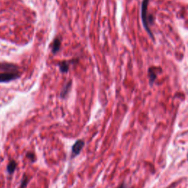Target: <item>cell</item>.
Wrapping results in <instances>:
<instances>
[{"label": "cell", "mask_w": 188, "mask_h": 188, "mask_svg": "<svg viewBox=\"0 0 188 188\" xmlns=\"http://www.w3.org/2000/svg\"><path fill=\"white\" fill-rule=\"evenodd\" d=\"M148 3H149V0H143L141 5V18H142V23L144 28L148 33V35L154 38L153 34L151 33V31L150 30V25L152 24L154 22L153 21V16L151 14H148Z\"/></svg>", "instance_id": "6da1fadb"}, {"label": "cell", "mask_w": 188, "mask_h": 188, "mask_svg": "<svg viewBox=\"0 0 188 188\" xmlns=\"http://www.w3.org/2000/svg\"><path fill=\"white\" fill-rule=\"evenodd\" d=\"M19 77L18 74L16 72H9L0 73V82H6L16 79Z\"/></svg>", "instance_id": "7a4b0ae2"}, {"label": "cell", "mask_w": 188, "mask_h": 188, "mask_svg": "<svg viewBox=\"0 0 188 188\" xmlns=\"http://www.w3.org/2000/svg\"><path fill=\"white\" fill-rule=\"evenodd\" d=\"M84 142L82 140H79L74 144L72 147V157H76L79 155L82 151L83 146H84Z\"/></svg>", "instance_id": "3957f363"}, {"label": "cell", "mask_w": 188, "mask_h": 188, "mask_svg": "<svg viewBox=\"0 0 188 188\" xmlns=\"http://www.w3.org/2000/svg\"><path fill=\"white\" fill-rule=\"evenodd\" d=\"M155 69H156L155 67H150L149 69H148V77H149L151 84H152L155 82L156 78L157 77V73L155 72Z\"/></svg>", "instance_id": "277c9868"}, {"label": "cell", "mask_w": 188, "mask_h": 188, "mask_svg": "<svg viewBox=\"0 0 188 188\" xmlns=\"http://www.w3.org/2000/svg\"><path fill=\"white\" fill-rule=\"evenodd\" d=\"M16 162H15L14 160H12L11 161V162H9V164H8V167H7V169H8V171L9 174H13V172H14L15 169L16 168Z\"/></svg>", "instance_id": "5b68a950"}, {"label": "cell", "mask_w": 188, "mask_h": 188, "mask_svg": "<svg viewBox=\"0 0 188 188\" xmlns=\"http://www.w3.org/2000/svg\"><path fill=\"white\" fill-rule=\"evenodd\" d=\"M60 48V40L57 38L55 39L53 44H52V52H53V53H56V52H58Z\"/></svg>", "instance_id": "8992f818"}, {"label": "cell", "mask_w": 188, "mask_h": 188, "mask_svg": "<svg viewBox=\"0 0 188 188\" xmlns=\"http://www.w3.org/2000/svg\"><path fill=\"white\" fill-rule=\"evenodd\" d=\"M60 69L62 72H67L69 71V64L66 62H62L60 64Z\"/></svg>", "instance_id": "52a82bcc"}, {"label": "cell", "mask_w": 188, "mask_h": 188, "mask_svg": "<svg viewBox=\"0 0 188 188\" xmlns=\"http://www.w3.org/2000/svg\"><path fill=\"white\" fill-rule=\"evenodd\" d=\"M27 184V177L24 178L23 181H22V185H21V188H24L26 186V184Z\"/></svg>", "instance_id": "ba28073f"}, {"label": "cell", "mask_w": 188, "mask_h": 188, "mask_svg": "<svg viewBox=\"0 0 188 188\" xmlns=\"http://www.w3.org/2000/svg\"><path fill=\"white\" fill-rule=\"evenodd\" d=\"M69 88H70V84H69V85H68V84H67V86H66V87H65V89L63 91H62V96H64L65 94H67V91H69Z\"/></svg>", "instance_id": "9c48e42d"}, {"label": "cell", "mask_w": 188, "mask_h": 188, "mask_svg": "<svg viewBox=\"0 0 188 188\" xmlns=\"http://www.w3.org/2000/svg\"><path fill=\"white\" fill-rule=\"evenodd\" d=\"M118 188H126V187H125V185H124V184H122V185H121V186H120V187H118Z\"/></svg>", "instance_id": "30bf717a"}]
</instances>
